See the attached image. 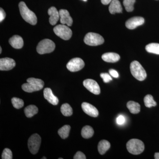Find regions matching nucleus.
Masks as SVG:
<instances>
[{
  "mask_svg": "<svg viewBox=\"0 0 159 159\" xmlns=\"http://www.w3.org/2000/svg\"><path fill=\"white\" fill-rule=\"evenodd\" d=\"M54 31L57 36L65 40L70 39L72 35V31L70 29L68 26L62 24L55 26Z\"/></svg>",
  "mask_w": 159,
  "mask_h": 159,
  "instance_id": "obj_7",
  "label": "nucleus"
},
{
  "mask_svg": "<svg viewBox=\"0 0 159 159\" xmlns=\"http://www.w3.org/2000/svg\"><path fill=\"white\" fill-rule=\"evenodd\" d=\"M117 123L119 125H121L124 124L125 122V119L124 117L122 116H119L116 119Z\"/></svg>",
  "mask_w": 159,
  "mask_h": 159,
  "instance_id": "obj_33",
  "label": "nucleus"
},
{
  "mask_svg": "<svg viewBox=\"0 0 159 159\" xmlns=\"http://www.w3.org/2000/svg\"><path fill=\"white\" fill-rule=\"evenodd\" d=\"M126 148L129 152L132 154L139 155L145 149L144 143L139 139H132L127 142Z\"/></svg>",
  "mask_w": 159,
  "mask_h": 159,
  "instance_id": "obj_4",
  "label": "nucleus"
},
{
  "mask_svg": "<svg viewBox=\"0 0 159 159\" xmlns=\"http://www.w3.org/2000/svg\"><path fill=\"white\" fill-rule=\"evenodd\" d=\"M100 77L103 79V82L106 83L109 82L112 80L110 74H107V73H102L100 74Z\"/></svg>",
  "mask_w": 159,
  "mask_h": 159,
  "instance_id": "obj_31",
  "label": "nucleus"
},
{
  "mask_svg": "<svg viewBox=\"0 0 159 159\" xmlns=\"http://www.w3.org/2000/svg\"><path fill=\"white\" fill-rule=\"evenodd\" d=\"M145 50L148 53L159 55V43H151L145 47Z\"/></svg>",
  "mask_w": 159,
  "mask_h": 159,
  "instance_id": "obj_24",
  "label": "nucleus"
},
{
  "mask_svg": "<svg viewBox=\"0 0 159 159\" xmlns=\"http://www.w3.org/2000/svg\"><path fill=\"white\" fill-rule=\"evenodd\" d=\"M19 7L23 19L32 25H36L37 22V17L34 12L28 8L25 3L23 2H20L19 4Z\"/></svg>",
  "mask_w": 159,
  "mask_h": 159,
  "instance_id": "obj_2",
  "label": "nucleus"
},
{
  "mask_svg": "<svg viewBox=\"0 0 159 159\" xmlns=\"http://www.w3.org/2000/svg\"><path fill=\"white\" fill-rule=\"evenodd\" d=\"M120 56L118 54L112 52L105 53L102 54V59L107 62L114 63L117 62L120 59Z\"/></svg>",
  "mask_w": 159,
  "mask_h": 159,
  "instance_id": "obj_19",
  "label": "nucleus"
},
{
  "mask_svg": "<svg viewBox=\"0 0 159 159\" xmlns=\"http://www.w3.org/2000/svg\"><path fill=\"white\" fill-rule=\"evenodd\" d=\"M109 74L112 77H115V78H118L119 77V74L116 70H113V69H111L109 71Z\"/></svg>",
  "mask_w": 159,
  "mask_h": 159,
  "instance_id": "obj_34",
  "label": "nucleus"
},
{
  "mask_svg": "<svg viewBox=\"0 0 159 159\" xmlns=\"http://www.w3.org/2000/svg\"><path fill=\"white\" fill-rule=\"evenodd\" d=\"M27 83L22 85V89L27 93H31L40 90L43 88L44 83L42 80L35 78L27 79Z\"/></svg>",
  "mask_w": 159,
  "mask_h": 159,
  "instance_id": "obj_1",
  "label": "nucleus"
},
{
  "mask_svg": "<svg viewBox=\"0 0 159 159\" xmlns=\"http://www.w3.org/2000/svg\"><path fill=\"white\" fill-rule=\"evenodd\" d=\"M71 127L69 125H65L58 131V134L61 138L63 139H66L68 137Z\"/></svg>",
  "mask_w": 159,
  "mask_h": 159,
  "instance_id": "obj_25",
  "label": "nucleus"
},
{
  "mask_svg": "<svg viewBox=\"0 0 159 159\" xmlns=\"http://www.w3.org/2000/svg\"><path fill=\"white\" fill-rule=\"evenodd\" d=\"M135 2L136 0H124L123 1V5L126 11L128 12H131L133 11L134 5Z\"/></svg>",
  "mask_w": 159,
  "mask_h": 159,
  "instance_id": "obj_28",
  "label": "nucleus"
},
{
  "mask_svg": "<svg viewBox=\"0 0 159 159\" xmlns=\"http://www.w3.org/2000/svg\"><path fill=\"white\" fill-rule=\"evenodd\" d=\"M43 96L45 99L52 105H57L59 102L58 98L54 96L51 89L48 88L45 89L43 91Z\"/></svg>",
  "mask_w": 159,
  "mask_h": 159,
  "instance_id": "obj_15",
  "label": "nucleus"
},
{
  "mask_svg": "<svg viewBox=\"0 0 159 159\" xmlns=\"http://www.w3.org/2000/svg\"><path fill=\"white\" fill-rule=\"evenodd\" d=\"M83 85L91 93L95 95H99L100 93V89L97 81L94 80L88 79L83 81Z\"/></svg>",
  "mask_w": 159,
  "mask_h": 159,
  "instance_id": "obj_10",
  "label": "nucleus"
},
{
  "mask_svg": "<svg viewBox=\"0 0 159 159\" xmlns=\"http://www.w3.org/2000/svg\"><path fill=\"white\" fill-rule=\"evenodd\" d=\"M48 14L50 16L49 22L52 25H56L60 19L59 11L54 7H51L48 11Z\"/></svg>",
  "mask_w": 159,
  "mask_h": 159,
  "instance_id": "obj_16",
  "label": "nucleus"
},
{
  "mask_svg": "<svg viewBox=\"0 0 159 159\" xmlns=\"http://www.w3.org/2000/svg\"><path fill=\"white\" fill-rule=\"evenodd\" d=\"M59 159H63L62 158H59Z\"/></svg>",
  "mask_w": 159,
  "mask_h": 159,
  "instance_id": "obj_41",
  "label": "nucleus"
},
{
  "mask_svg": "<svg viewBox=\"0 0 159 159\" xmlns=\"http://www.w3.org/2000/svg\"><path fill=\"white\" fill-rule=\"evenodd\" d=\"M2 48H0V53H2Z\"/></svg>",
  "mask_w": 159,
  "mask_h": 159,
  "instance_id": "obj_38",
  "label": "nucleus"
},
{
  "mask_svg": "<svg viewBox=\"0 0 159 159\" xmlns=\"http://www.w3.org/2000/svg\"><path fill=\"white\" fill-rule=\"evenodd\" d=\"M82 1H84V2H87V0H82Z\"/></svg>",
  "mask_w": 159,
  "mask_h": 159,
  "instance_id": "obj_39",
  "label": "nucleus"
},
{
  "mask_svg": "<svg viewBox=\"0 0 159 159\" xmlns=\"http://www.w3.org/2000/svg\"><path fill=\"white\" fill-rule=\"evenodd\" d=\"M127 107L131 113L138 114L141 110V106L138 102L133 101H129L127 103Z\"/></svg>",
  "mask_w": 159,
  "mask_h": 159,
  "instance_id": "obj_21",
  "label": "nucleus"
},
{
  "mask_svg": "<svg viewBox=\"0 0 159 159\" xmlns=\"http://www.w3.org/2000/svg\"><path fill=\"white\" fill-rule=\"evenodd\" d=\"M42 159H47V158H46L45 157H43V158H42Z\"/></svg>",
  "mask_w": 159,
  "mask_h": 159,
  "instance_id": "obj_40",
  "label": "nucleus"
},
{
  "mask_svg": "<svg viewBox=\"0 0 159 159\" xmlns=\"http://www.w3.org/2000/svg\"><path fill=\"white\" fill-rule=\"evenodd\" d=\"M9 43L12 48L15 49L21 48L24 46L22 38L18 35L11 37L9 40Z\"/></svg>",
  "mask_w": 159,
  "mask_h": 159,
  "instance_id": "obj_17",
  "label": "nucleus"
},
{
  "mask_svg": "<svg viewBox=\"0 0 159 159\" xmlns=\"http://www.w3.org/2000/svg\"><path fill=\"white\" fill-rule=\"evenodd\" d=\"M2 157V159H12V153L11 150L9 148H5L3 150Z\"/></svg>",
  "mask_w": 159,
  "mask_h": 159,
  "instance_id": "obj_30",
  "label": "nucleus"
},
{
  "mask_svg": "<svg viewBox=\"0 0 159 159\" xmlns=\"http://www.w3.org/2000/svg\"><path fill=\"white\" fill-rule=\"evenodd\" d=\"M25 113L28 118H31L38 112V108L36 106L30 105L25 109Z\"/></svg>",
  "mask_w": 159,
  "mask_h": 159,
  "instance_id": "obj_22",
  "label": "nucleus"
},
{
  "mask_svg": "<svg viewBox=\"0 0 159 159\" xmlns=\"http://www.w3.org/2000/svg\"><path fill=\"white\" fill-rule=\"evenodd\" d=\"M83 60L79 57L73 58L68 63L66 67L69 71L72 72H77L82 70L84 66Z\"/></svg>",
  "mask_w": 159,
  "mask_h": 159,
  "instance_id": "obj_9",
  "label": "nucleus"
},
{
  "mask_svg": "<svg viewBox=\"0 0 159 159\" xmlns=\"http://www.w3.org/2000/svg\"><path fill=\"white\" fill-rule=\"evenodd\" d=\"M112 0H101V2L103 5H107L111 3Z\"/></svg>",
  "mask_w": 159,
  "mask_h": 159,
  "instance_id": "obj_36",
  "label": "nucleus"
},
{
  "mask_svg": "<svg viewBox=\"0 0 159 159\" xmlns=\"http://www.w3.org/2000/svg\"><path fill=\"white\" fill-rule=\"evenodd\" d=\"M15 61L12 58L5 57L0 59V70L2 71L10 70L15 66Z\"/></svg>",
  "mask_w": 159,
  "mask_h": 159,
  "instance_id": "obj_12",
  "label": "nucleus"
},
{
  "mask_svg": "<svg viewBox=\"0 0 159 159\" xmlns=\"http://www.w3.org/2000/svg\"><path fill=\"white\" fill-rule=\"evenodd\" d=\"M41 142V139L38 134H34L29 138L28 141V147L31 153L35 154L38 152Z\"/></svg>",
  "mask_w": 159,
  "mask_h": 159,
  "instance_id": "obj_8",
  "label": "nucleus"
},
{
  "mask_svg": "<svg viewBox=\"0 0 159 159\" xmlns=\"http://www.w3.org/2000/svg\"><path fill=\"white\" fill-rule=\"evenodd\" d=\"M130 70L131 73L133 77L140 81L145 80L147 77L145 69L137 61H134L131 63Z\"/></svg>",
  "mask_w": 159,
  "mask_h": 159,
  "instance_id": "obj_3",
  "label": "nucleus"
},
{
  "mask_svg": "<svg viewBox=\"0 0 159 159\" xmlns=\"http://www.w3.org/2000/svg\"><path fill=\"white\" fill-rule=\"evenodd\" d=\"M84 41L88 45L97 46L103 44L104 39L100 34L93 32H89L86 34Z\"/></svg>",
  "mask_w": 159,
  "mask_h": 159,
  "instance_id": "obj_6",
  "label": "nucleus"
},
{
  "mask_svg": "<svg viewBox=\"0 0 159 159\" xmlns=\"http://www.w3.org/2000/svg\"><path fill=\"white\" fill-rule=\"evenodd\" d=\"M154 158L155 159H159V152H156L155 153Z\"/></svg>",
  "mask_w": 159,
  "mask_h": 159,
  "instance_id": "obj_37",
  "label": "nucleus"
},
{
  "mask_svg": "<svg viewBox=\"0 0 159 159\" xmlns=\"http://www.w3.org/2000/svg\"><path fill=\"white\" fill-rule=\"evenodd\" d=\"M144 101L145 106L148 108L155 107L157 105V102L154 100L153 97L149 94L144 97Z\"/></svg>",
  "mask_w": 159,
  "mask_h": 159,
  "instance_id": "obj_27",
  "label": "nucleus"
},
{
  "mask_svg": "<svg viewBox=\"0 0 159 159\" xmlns=\"http://www.w3.org/2000/svg\"><path fill=\"white\" fill-rule=\"evenodd\" d=\"M6 16L5 11L2 8L0 9V22H2Z\"/></svg>",
  "mask_w": 159,
  "mask_h": 159,
  "instance_id": "obj_35",
  "label": "nucleus"
},
{
  "mask_svg": "<svg viewBox=\"0 0 159 159\" xmlns=\"http://www.w3.org/2000/svg\"><path fill=\"white\" fill-rule=\"evenodd\" d=\"M109 10L112 14L116 13H122V8L119 0H112L110 3Z\"/></svg>",
  "mask_w": 159,
  "mask_h": 159,
  "instance_id": "obj_18",
  "label": "nucleus"
},
{
  "mask_svg": "<svg viewBox=\"0 0 159 159\" xmlns=\"http://www.w3.org/2000/svg\"><path fill=\"white\" fill-rule=\"evenodd\" d=\"M110 142L107 140H103L100 141L98 144V149L99 154L103 155L110 148Z\"/></svg>",
  "mask_w": 159,
  "mask_h": 159,
  "instance_id": "obj_20",
  "label": "nucleus"
},
{
  "mask_svg": "<svg viewBox=\"0 0 159 159\" xmlns=\"http://www.w3.org/2000/svg\"><path fill=\"white\" fill-rule=\"evenodd\" d=\"M74 159H86V157L85 155L81 152H77L74 156Z\"/></svg>",
  "mask_w": 159,
  "mask_h": 159,
  "instance_id": "obj_32",
  "label": "nucleus"
},
{
  "mask_svg": "<svg viewBox=\"0 0 159 159\" xmlns=\"http://www.w3.org/2000/svg\"><path fill=\"white\" fill-rule=\"evenodd\" d=\"M145 22L144 18L140 16H136L131 18L126 21L125 22V26L127 29H134L139 26L142 25Z\"/></svg>",
  "mask_w": 159,
  "mask_h": 159,
  "instance_id": "obj_11",
  "label": "nucleus"
},
{
  "mask_svg": "<svg viewBox=\"0 0 159 159\" xmlns=\"http://www.w3.org/2000/svg\"><path fill=\"white\" fill-rule=\"evenodd\" d=\"M61 111L63 116H70L73 114V109L68 103H64L61 105Z\"/></svg>",
  "mask_w": 159,
  "mask_h": 159,
  "instance_id": "obj_26",
  "label": "nucleus"
},
{
  "mask_svg": "<svg viewBox=\"0 0 159 159\" xmlns=\"http://www.w3.org/2000/svg\"><path fill=\"white\" fill-rule=\"evenodd\" d=\"M55 48L54 42L49 39H44L39 43L36 50L39 54H43L51 53Z\"/></svg>",
  "mask_w": 159,
  "mask_h": 159,
  "instance_id": "obj_5",
  "label": "nucleus"
},
{
  "mask_svg": "<svg viewBox=\"0 0 159 159\" xmlns=\"http://www.w3.org/2000/svg\"><path fill=\"white\" fill-rule=\"evenodd\" d=\"M94 131L93 129L89 125H86L82 128L81 130V135L83 138L85 139H89L93 135Z\"/></svg>",
  "mask_w": 159,
  "mask_h": 159,
  "instance_id": "obj_23",
  "label": "nucleus"
},
{
  "mask_svg": "<svg viewBox=\"0 0 159 159\" xmlns=\"http://www.w3.org/2000/svg\"><path fill=\"white\" fill-rule=\"evenodd\" d=\"M81 107L84 112L91 117H97L99 115L97 108L88 102H83Z\"/></svg>",
  "mask_w": 159,
  "mask_h": 159,
  "instance_id": "obj_14",
  "label": "nucleus"
},
{
  "mask_svg": "<svg viewBox=\"0 0 159 159\" xmlns=\"http://www.w3.org/2000/svg\"><path fill=\"white\" fill-rule=\"evenodd\" d=\"M11 100L12 105L15 108L20 109L24 106V102L22 99L16 97H13Z\"/></svg>",
  "mask_w": 159,
  "mask_h": 159,
  "instance_id": "obj_29",
  "label": "nucleus"
},
{
  "mask_svg": "<svg viewBox=\"0 0 159 159\" xmlns=\"http://www.w3.org/2000/svg\"><path fill=\"white\" fill-rule=\"evenodd\" d=\"M59 12L61 23L62 25H66L68 26H72L73 20L69 11L66 9H61Z\"/></svg>",
  "mask_w": 159,
  "mask_h": 159,
  "instance_id": "obj_13",
  "label": "nucleus"
}]
</instances>
